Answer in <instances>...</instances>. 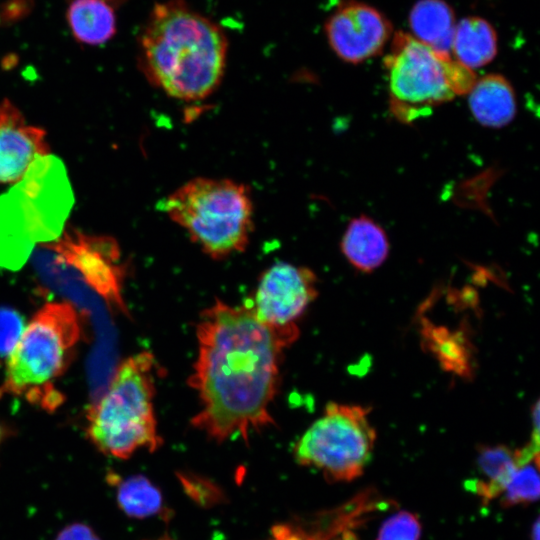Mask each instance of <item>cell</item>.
Segmentation results:
<instances>
[{"label": "cell", "instance_id": "6da1fadb", "mask_svg": "<svg viewBox=\"0 0 540 540\" xmlns=\"http://www.w3.org/2000/svg\"><path fill=\"white\" fill-rule=\"evenodd\" d=\"M298 327L276 329L260 322L247 305L216 300L196 325L198 353L188 383L200 408L191 425L217 443L274 425L270 413L280 383L285 350Z\"/></svg>", "mask_w": 540, "mask_h": 540}, {"label": "cell", "instance_id": "7a4b0ae2", "mask_svg": "<svg viewBox=\"0 0 540 540\" xmlns=\"http://www.w3.org/2000/svg\"><path fill=\"white\" fill-rule=\"evenodd\" d=\"M227 49L216 23L182 0H169L154 6L141 33V68L167 95L202 100L223 78Z\"/></svg>", "mask_w": 540, "mask_h": 540}, {"label": "cell", "instance_id": "3957f363", "mask_svg": "<svg viewBox=\"0 0 540 540\" xmlns=\"http://www.w3.org/2000/svg\"><path fill=\"white\" fill-rule=\"evenodd\" d=\"M73 204L63 162L51 154L37 158L0 196V267L18 270L37 245L57 239Z\"/></svg>", "mask_w": 540, "mask_h": 540}, {"label": "cell", "instance_id": "277c9868", "mask_svg": "<svg viewBox=\"0 0 540 540\" xmlns=\"http://www.w3.org/2000/svg\"><path fill=\"white\" fill-rule=\"evenodd\" d=\"M155 370L152 353L130 356L90 409L87 434L103 454L127 459L139 449L154 452L162 445L153 408Z\"/></svg>", "mask_w": 540, "mask_h": 540}, {"label": "cell", "instance_id": "5b68a950", "mask_svg": "<svg viewBox=\"0 0 540 540\" xmlns=\"http://www.w3.org/2000/svg\"><path fill=\"white\" fill-rule=\"evenodd\" d=\"M80 336V318L70 303L44 305L8 355L0 398L12 395L43 408L59 406L61 395L54 384L67 369Z\"/></svg>", "mask_w": 540, "mask_h": 540}, {"label": "cell", "instance_id": "8992f818", "mask_svg": "<svg viewBox=\"0 0 540 540\" xmlns=\"http://www.w3.org/2000/svg\"><path fill=\"white\" fill-rule=\"evenodd\" d=\"M163 210L216 260L244 251L253 231L250 189L231 179L194 178L165 198Z\"/></svg>", "mask_w": 540, "mask_h": 540}, {"label": "cell", "instance_id": "52a82bcc", "mask_svg": "<svg viewBox=\"0 0 540 540\" xmlns=\"http://www.w3.org/2000/svg\"><path fill=\"white\" fill-rule=\"evenodd\" d=\"M392 114L403 123L428 115L440 104L466 95L476 78L451 54L436 51L412 34L398 31L384 58Z\"/></svg>", "mask_w": 540, "mask_h": 540}, {"label": "cell", "instance_id": "ba28073f", "mask_svg": "<svg viewBox=\"0 0 540 540\" xmlns=\"http://www.w3.org/2000/svg\"><path fill=\"white\" fill-rule=\"evenodd\" d=\"M367 407L330 402L296 442V461L337 482H349L364 472L372 457L376 431Z\"/></svg>", "mask_w": 540, "mask_h": 540}, {"label": "cell", "instance_id": "9c48e42d", "mask_svg": "<svg viewBox=\"0 0 540 540\" xmlns=\"http://www.w3.org/2000/svg\"><path fill=\"white\" fill-rule=\"evenodd\" d=\"M29 259L42 274L74 277L108 304L126 311L122 297L126 267L114 239L65 227L57 239L37 245Z\"/></svg>", "mask_w": 540, "mask_h": 540}, {"label": "cell", "instance_id": "30bf717a", "mask_svg": "<svg viewBox=\"0 0 540 540\" xmlns=\"http://www.w3.org/2000/svg\"><path fill=\"white\" fill-rule=\"evenodd\" d=\"M317 277L307 267L277 262L261 275L247 304L263 324L276 329L298 327L296 322L317 297Z\"/></svg>", "mask_w": 540, "mask_h": 540}, {"label": "cell", "instance_id": "8fae6325", "mask_svg": "<svg viewBox=\"0 0 540 540\" xmlns=\"http://www.w3.org/2000/svg\"><path fill=\"white\" fill-rule=\"evenodd\" d=\"M325 34L337 56L345 62L358 64L383 50L391 37L392 25L374 7L349 1L327 19Z\"/></svg>", "mask_w": 540, "mask_h": 540}, {"label": "cell", "instance_id": "7c38bea8", "mask_svg": "<svg viewBox=\"0 0 540 540\" xmlns=\"http://www.w3.org/2000/svg\"><path fill=\"white\" fill-rule=\"evenodd\" d=\"M49 154L46 133L26 123L8 99L0 103V183H16L39 157Z\"/></svg>", "mask_w": 540, "mask_h": 540}, {"label": "cell", "instance_id": "4fadbf2b", "mask_svg": "<svg viewBox=\"0 0 540 540\" xmlns=\"http://www.w3.org/2000/svg\"><path fill=\"white\" fill-rule=\"evenodd\" d=\"M530 461H539V436L533 435L522 448L506 445H482L477 450V468L480 478L471 489L483 504L498 500L517 469Z\"/></svg>", "mask_w": 540, "mask_h": 540}, {"label": "cell", "instance_id": "5bb4252c", "mask_svg": "<svg viewBox=\"0 0 540 540\" xmlns=\"http://www.w3.org/2000/svg\"><path fill=\"white\" fill-rule=\"evenodd\" d=\"M468 95L470 110L483 126L501 128L515 117V92L509 81L500 74H488L476 79Z\"/></svg>", "mask_w": 540, "mask_h": 540}, {"label": "cell", "instance_id": "9a60e30c", "mask_svg": "<svg viewBox=\"0 0 540 540\" xmlns=\"http://www.w3.org/2000/svg\"><path fill=\"white\" fill-rule=\"evenodd\" d=\"M340 247L348 262L361 272H372L378 268L389 252L385 231L367 216L350 221Z\"/></svg>", "mask_w": 540, "mask_h": 540}, {"label": "cell", "instance_id": "2e32d148", "mask_svg": "<svg viewBox=\"0 0 540 540\" xmlns=\"http://www.w3.org/2000/svg\"><path fill=\"white\" fill-rule=\"evenodd\" d=\"M453 58L470 68L490 63L497 54V35L492 25L478 16L461 19L454 28Z\"/></svg>", "mask_w": 540, "mask_h": 540}, {"label": "cell", "instance_id": "e0dca14e", "mask_svg": "<svg viewBox=\"0 0 540 540\" xmlns=\"http://www.w3.org/2000/svg\"><path fill=\"white\" fill-rule=\"evenodd\" d=\"M409 23L413 36L436 51L451 54L455 17L443 0H420L412 8Z\"/></svg>", "mask_w": 540, "mask_h": 540}, {"label": "cell", "instance_id": "ac0fdd59", "mask_svg": "<svg viewBox=\"0 0 540 540\" xmlns=\"http://www.w3.org/2000/svg\"><path fill=\"white\" fill-rule=\"evenodd\" d=\"M115 8L102 0H70L67 19L74 37L88 45H99L116 33Z\"/></svg>", "mask_w": 540, "mask_h": 540}, {"label": "cell", "instance_id": "d6986e66", "mask_svg": "<svg viewBox=\"0 0 540 540\" xmlns=\"http://www.w3.org/2000/svg\"><path fill=\"white\" fill-rule=\"evenodd\" d=\"M421 334L424 344L446 370L462 377L472 375V345L462 332L435 326L425 320Z\"/></svg>", "mask_w": 540, "mask_h": 540}, {"label": "cell", "instance_id": "ffe728a7", "mask_svg": "<svg viewBox=\"0 0 540 540\" xmlns=\"http://www.w3.org/2000/svg\"><path fill=\"white\" fill-rule=\"evenodd\" d=\"M116 496L122 511L134 518H146L162 509L160 490L143 475L118 479Z\"/></svg>", "mask_w": 540, "mask_h": 540}, {"label": "cell", "instance_id": "44dd1931", "mask_svg": "<svg viewBox=\"0 0 540 540\" xmlns=\"http://www.w3.org/2000/svg\"><path fill=\"white\" fill-rule=\"evenodd\" d=\"M539 461L521 465L498 501L503 507L531 504L539 497Z\"/></svg>", "mask_w": 540, "mask_h": 540}, {"label": "cell", "instance_id": "7402d4cb", "mask_svg": "<svg viewBox=\"0 0 540 540\" xmlns=\"http://www.w3.org/2000/svg\"><path fill=\"white\" fill-rule=\"evenodd\" d=\"M421 524L409 511H399L381 525L376 540H419Z\"/></svg>", "mask_w": 540, "mask_h": 540}, {"label": "cell", "instance_id": "603a6c76", "mask_svg": "<svg viewBox=\"0 0 540 540\" xmlns=\"http://www.w3.org/2000/svg\"><path fill=\"white\" fill-rule=\"evenodd\" d=\"M23 330L21 315L11 308L0 307V357H8Z\"/></svg>", "mask_w": 540, "mask_h": 540}, {"label": "cell", "instance_id": "cb8c5ba5", "mask_svg": "<svg viewBox=\"0 0 540 540\" xmlns=\"http://www.w3.org/2000/svg\"><path fill=\"white\" fill-rule=\"evenodd\" d=\"M360 521V515L354 508L347 506L339 512L327 529L323 540H359L352 527Z\"/></svg>", "mask_w": 540, "mask_h": 540}, {"label": "cell", "instance_id": "d4e9b609", "mask_svg": "<svg viewBox=\"0 0 540 540\" xmlns=\"http://www.w3.org/2000/svg\"><path fill=\"white\" fill-rule=\"evenodd\" d=\"M327 529L311 533L303 528L282 524L273 528L270 540H323Z\"/></svg>", "mask_w": 540, "mask_h": 540}, {"label": "cell", "instance_id": "484cf974", "mask_svg": "<svg viewBox=\"0 0 540 540\" xmlns=\"http://www.w3.org/2000/svg\"><path fill=\"white\" fill-rule=\"evenodd\" d=\"M31 0H9L0 9V22H13L28 14Z\"/></svg>", "mask_w": 540, "mask_h": 540}, {"label": "cell", "instance_id": "4316f807", "mask_svg": "<svg viewBox=\"0 0 540 540\" xmlns=\"http://www.w3.org/2000/svg\"><path fill=\"white\" fill-rule=\"evenodd\" d=\"M55 540H100V539L89 526L82 523H74L62 529Z\"/></svg>", "mask_w": 540, "mask_h": 540}, {"label": "cell", "instance_id": "83f0119b", "mask_svg": "<svg viewBox=\"0 0 540 540\" xmlns=\"http://www.w3.org/2000/svg\"><path fill=\"white\" fill-rule=\"evenodd\" d=\"M8 429L0 423V446L8 435Z\"/></svg>", "mask_w": 540, "mask_h": 540}, {"label": "cell", "instance_id": "f1b7e54d", "mask_svg": "<svg viewBox=\"0 0 540 540\" xmlns=\"http://www.w3.org/2000/svg\"><path fill=\"white\" fill-rule=\"evenodd\" d=\"M102 1L108 3L109 5L115 8L119 6L120 4H122L125 0H102Z\"/></svg>", "mask_w": 540, "mask_h": 540}, {"label": "cell", "instance_id": "f546056e", "mask_svg": "<svg viewBox=\"0 0 540 540\" xmlns=\"http://www.w3.org/2000/svg\"><path fill=\"white\" fill-rule=\"evenodd\" d=\"M158 540H170V539L163 538V539H158Z\"/></svg>", "mask_w": 540, "mask_h": 540}]
</instances>
